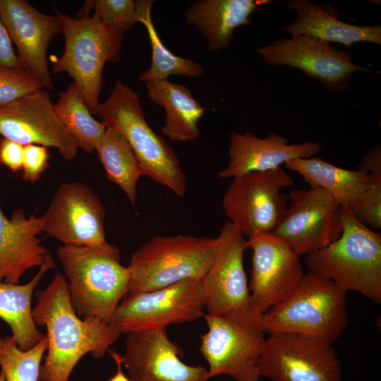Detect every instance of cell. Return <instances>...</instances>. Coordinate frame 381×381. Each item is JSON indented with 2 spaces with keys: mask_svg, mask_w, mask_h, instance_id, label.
<instances>
[{
  "mask_svg": "<svg viewBox=\"0 0 381 381\" xmlns=\"http://www.w3.org/2000/svg\"><path fill=\"white\" fill-rule=\"evenodd\" d=\"M35 298L32 316L36 325L46 328L47 339L40 381H68L81 358L87 353L102 358L121 334L107 322L77 315L66 278L59 271Z\"/></svg>",
  "mask_w": 381,
  "mask_h": 381,
  "instance_id": "cell-1",
  "label": "cell"
},
{
  "mask_svg": "<svg viewBox=\"0 0 381 381\" xmlns=\"http://www.w3.org/2000/svg\"><path fill=\"white\" fill-rule=\"evenodd\" d=\"M56 255L77 315L108 323L126 295L129 283L128 270L121 264L119 248L109 243L63 245Z\"/></svg>",
  "mask_w": 381,
  "mask_h": 381,
  "instance_id": "cell-2",
  "label": "cell"
},
{
  "mask_svg": "<svg viewBox=\"0 0 381 381\" xmlns=\"http://www.w3.org/2000/svg\"><path fill=\"white\" fill-rule=\"evenodd\" d=\"M346 294L317 273H304L286 298L262 314L261 329L269 334H296L333 344L349 322Z\"/></svg>",
  "mask_w": 381,
  "mask_h": 381,
  "instance_id": "cell-3",
  "label": "cell"
},
{
  "mask_svg": "<svg viewBox=\"0 0 381 381\" xmlns=\"http://www.w3.org/2000/svg\"><path fill=\"white\" fill-rule=\"evenodd\" d=\"M342 233L334 242L306 255L308 272L317 273L348 292L381 303V236L341 207Z\"/></svg>",
  "mask_w": 381,
  "mask_h": 381,
  "instance_id": "cell-4",
  "label": "cell"
},
{
  "mask_svg": "<svg viewBox=\"0 0 381 381\" xmlns=\"http://www.w3.org/2000/svg\"><path fill=\"white\" fill-rule=\"evenodd\" d=\"M107 127L118 131L137 158L143 176L183 197L187 190L184 171L174 150L147 123L139 95L120 80L100 103L98 115Z\"/></svg>",
  "mask_w": 381,
  "mask_h": 381,
  "instance_id": "cell-5",
  "label": "cell"
},
{
  "mask_svg": "<svg viewBox=\"0 0 381 381\" xmlns=\"http://www.w3.org/2000/svg\"><path fill=\"white\" fill-rule=\"evenodd\" d=\"M218 243L217 236H155L131 256L127 267L129 283L126 296L186 279H202L214 261Z\"/></svg>",
  "mask_w": 381,
  "mask_h": 381,
  "instance_id": "cell-6",
  "label": "cell"
},
{
  "mask_svg": "<svg viewBox=\"0 0 381 381\" xmlns=\"http://www.w3.org/2000/svg\"><path fill=\"white\" fill-rule=\"evenodd\" d=\"M63 26L65 47L52 72L73 79L88 109L98 115L102 72L107 61H120L124 32L105 25L95 15L71 17L56 10Z\"/></svg>",
  "mask_w": 381,
  "mask_h": 381,
  "instance_id": "cell-7",
  "label": "cell"
},
{
  "mask_svg": "<svg viewBox=\"0 0 381 381\" xmlns=\"http://www.w3.org/2000/svg\"><path fill=\"white\" fill-rule=\"evenodd\" d=\"M217 237L214 261L202 279L205 310L209 315L261 329L262 314L253 305L243 265L246 239L228 220Z\"/></svg>",
  "mask_w": 381,
  "mask_h": 381,
  "instance_id": "cell-8",
  "label": "cell"
},
{
  "mask_svg": "<svg viewBox=\"0 0 381 381\" xmlns=\"http://www.w3.org/2000/svg\"><path fill=\"white\" fill-rule=\"evenodd\" d=\"M202 279H186L171 286L126 296L108 324L119 334L167 328L203 317Z\"/></svg>",
  "mask_w": 381,
  "mask_h": 381,
  "instance_id": "cell-9",
  "label": "cell"
},
{
  "mask_svg": "<svg viewBox=\"0 0 381 381\" xmlns=\"http://www.w3.org/2000/svg\"><path fill=\"white\" fill-rule=\"evenodd\" d=\"M293 186L292 177L282 167L232 178L222 198L224 214L245 238L272 232L289 198L281 189Z\"/></svg>",
  "mask_w": 381,
  "mask_h": 381,
  "instance_id": "cell-10",
  "label": "cell"
},
{
  "mask_svg": "<svg viewBox=\"0 0 381 381\" xmlns=\"http://www.w3.org/2000/svg\"><path fill=\"white\" fill-rule=\"evenodd\" d=\"M207 331L199 351L206 360L210 378L226 375L236 381H259V362L266 339L262 329L205 313Z\"/></svg>",
  "mask_w": 381,
  "mask_h": 381,
  "instance_id": "cell-11",
  "label": "cell"
},
{
  "mask_svg": "<svg viewBox=\"0 0 381 381\" xmlns=\"http://www.w3.org/2000/svg\"><path fill=\"white\" fill-rule=\"evenodd\" d=\"M259 371L272 381H341L340 361L332 344L291 334H270Z\"/></svg>",
  "mask_w": 381,
  "mask_h": 381,
  "instance_id": "cell-12",
  "label": "cell"
},
{
  "mask_svg": "<svg viewBox=\"0 0 381 381\" xmlns=\"http://www.w3.org/2000/svg\"><path fill=\"white\" fill-rule=\"evenodd\" d=\"M291 204L272 233L284 240L298 256L323 248L337 241L343 230L341 206L318 188L289 192Z\"/></svg>",
  "mask_w": 381,
  "mask_h": 381,
  "instance_id": "cell-13",
  "label": "cell"
},
{
  "mask_svg": "<svg viewBox=\"0 0 381 381\" xmlns=\"http://www.w3.org/2000/svg\"><path fill=\"white\" fill-rule=\"evenodd\" d=\"M105 210L93 189L81 182L62 183L40 217L42 231L63 245L97 246L107 242Z\"/></svg>",
  "mask_w": 381,
  "mask_h": 381,
  "instance_id": "cell-14",
  "label": "cell"
},
{
  "mask_svg": "<svg viewBox=\"0 0 381 381\" xmlns=\"http://www.w3.org/2000/svg\"><path fill=\"white\" fill-rule=\"evenodd\" d=\"M258 53L270 66H287L318 80L329 91L341 93L349 88L353 73L372 72L352 62L351 54L334 49L329 42L298 35L279 39L260 47Z\"/></svg>",
  "mask_w": 381,
  "mask_h": 381,
  "instance_id": "cell-15",
  "label": "cell"
},
{
  "mask_svg": "<svg viewBox=\"0 0 381 381\" xmlns=\"http://www.w3.org/2000/svg\"><path fill=\"white\" fill-rule=\"evenodd\" d=\"M0 135L23 146L33 144L54 147L66 161L73 159L78 150L44 89L0 106Z\"/></svg>",
  "mask_w": 381,
  "mask_h": 381,
  "instance_id": "cell-16",
  "label": "cell"
},
{
  "mask_svg": "<svg viewBox=\"0 0 381 381\" xmlns=\"http://www.w3.org/2000/svg\"><path fill=\"white\" fill-rule=\"evenodd\" d=\"M246 243L252 250L249 291L255 308L263 314L290 294L303 268L300 256L272 232L253 236Z\"/></svg>",
  "mask_w": 381,
  "mask_h": 381,
  "instance_id": "cell-17",
  "label": "cell"
},
{
  "mask_svg": "<svg viewBox=\"0 0 381 381\" xmlns=\"http://www.w3.org/2000/svg\"><path fill=\"white\" fill-rule=\"evenodd\" d=\"M182 355L163 328L127 334L120 359L131 381H209L206 367L188 365Z\"/></svg>",
  "mask_w": 381,
  "mask_h": 381,
  "instance_id": "cell-18",
  "label": "cell"
},
{
  "mask_svg": "<svg viewBox=\"0 0 381 381\" xmlns=\"http://www.w3.org/2000/svg\"><path fill=\"white\" fill-rule=\"evenodd\" d=\"M0 16L23 70L33 75L44 88H52L47 54L51 41L63 31L57 13H42L25 0H0Z\"/></svg>",
  "mask_w": 381,
  "mask_h": 381,
  "instance_id": "cell-19",
  "label": "cell"
},
{
  "mask_svg": "<svg viewBox=\"0 0 381 381\" xmlns=\"http://www.w3.org/2000/svg\"><path fill=\"white\" fill-rule=\"evenodd\" d=\"M229 141L228 164L218 172L222 179L273 170L289 160L313 157L322 147L312 141L289 144L287 138L274 133L261 138L248 131L231 132Z\"/></svg>",
  "mask_w": 381,
  "mask_h": 381,
  "instance_id": "cell-20",
  "label": "cell"
},
{
  "mask_svg": "<svg viewBox=\"0 0 381 381\" xmlns=\"http://www.w3.org/2000/svg\"><path fill=\"white\" fill-rule=\"evenodd\" d=\"M41 220L35 213L26 217L18 208L10 219L0 207V281L17 284L28 270L40 267L48 253L38 235Z\"/></svg>",
  "mask_w": 381,
  "mask_h": 381,
  "instance_id": "cell-21",
  "label": "cell"
},
{
  "mask_svg": "<svg viewBox=\"0 0 381 381\" xmlns=\"http://www.w3.org/2000/svg\"><path fill=\"white\" fill-rule=\"evenodd\" d=\"M288 6L296 12L294 23L283 28L292 37L307 35L327 42L347 47L367 42L381 44L380 25H358L338 19L336 10L329 4H316L308 0H291Z\"/></svg>",
  "mask_w": 381,
  "mask_h": 381,
  "instance_id": "cell-22",
  "label": "cell"
},
{
  "mask_svg": "<svg viewBox=\"0 0 381 381\" xmlns=\"http://www.w3.org/2000/svg\"><path fill=\"white\" fill-rule=\"evenodd\" d=\"M270 0H199L185 12L186 23L205 37L209 50L230 47L236 28L250 25V16Z\"/></svg>",
  "mask_w": 381,
  "mask_h": 381,
  "instance_id": "cell-23",
  "label": "cell"
},
{
  "mask_svg": "<svg viewBox=\"0 0 381 381\" xmlns=\"http://www.w3.org/2000/svg\"><path fill=\"white\" fill-rule=\"evenodd\" d=\"M145 84L150 99L165 110L163 135L176 142L196 140L200 135L198 123L206 108L193 97L190 90L186 85L168 80Z\"/></svg>",
  "mask_w": 381,
  "mask_h": 381,
  "instance_id": "cell-24",
  "label": "cell"
},
{
  "mask_svg": "<svg viewBox=\"0 0 381 381\" xmlns=\"http://www.w3.org/2000/svg\"><path fill=\"white\" fill-rule=\"evenodd\" d=\"M284 165L300 175L310 188L325 190L341 207L349 209L358 202L368 186L366 172L339 167L314 156L289 160Z\"/></svg>",
  "mask_w": 381,
  "mask_h": 381,
  "instance_id": "cell-25",
  "label": "cell"
},
{
  "mask_svg": "<svg viewBox=\"0 0 381 381\" xmlns=\"http://www.w3.org/2000/svg\"><path fill=\"white\" fill-rule=\"evenodd\" d=\"M55 267L48 252L38 272L27 284H13L0 281V319L10 327L20 349L27 351L45 336L37 328L31 308L32 296L44 274Z\"/></svg>",
  "mask_w": 381,
  "mask_h": 381,
  "instance_id": "cell-26",
  "label": "cell"
},
{
  "mask_svg": "<svg viewBox=\"0 0 381 381\" xmlns=\"http://www.w3.org/2000/svg\"><path fill=\"white\" fill-rule=\"evenodd\" d=\"M154 1H136L138 23L145 28L152 49L151 64L138 79L142 83L167 80L171 75L188 78L200 77L203 66L193 60L184 59L171 52L162 42L152 19Z\"/></svg>",
  "mask_w": 381,
  "mask_h": 381,
  "instance_id": "cell-27",
  "label": "cell"
},
{
  "mask_svg": "<svg viewBox=\"0 0 381 381\" xmlns=\"http://www.w3.org/2000/svg\"><path fill=\"white\" fill-rule=\"evenodd\" d=\"M95 150L107 179L121 188L135 207L136 184L143 172L124 137L118 131L107 127Z\"/></svg>",
  "mask_w": 381,
  "mask_h": 381,
  "instance_id": "cell-28",
  "label": "cell"
},
{
  "mask_svg": "<svg viewBox=\"0 0 381 381\" xmlns=\"http://www.w3.org/2000/svg\"><path fill=\"white\" fill-rule=\"evenodd\" d=\"M54 111L78 148L91 154L103 137L107 126L95 119L88 109L80 92L73 81L66 90L59 93Z\"/></svg>",
  "mask_w": 381,
  "mask_h": 381,
  "instance_id": "cell-29",
  "label": "cell"
},
{
  "mask_svg": "<svg viewBox=\"0 0 381 381\" xmlns=\"http://www.w3.org/2000/svg\"><path fill=\"white\" fill-rule=\"evenodd\" d=\"M47 346L46 335L27 351L20 349L12 336L0 337V368L5 381H40L41 361Z\"/></svg>",
  "mask_w": 381,
  "mask_h": 381,
  "instance_id": "cell-30",
  "label": "cell"
},
{
  "mask_svg": "<svg viewBox=\"0 0 381 381\" xmlns=\"http://www.w3.org/2000/svg\"><path fill=\"white\" fill-rule=\"evenodd\" d=\"M358 169L368 175L367 188L357 204L350 208L355 217L372 230L381 229V149L373 147Z\"/></svg>",
  "mask_w": 381,
  "mask_h": 381,
  "instance_id": "cell-31",
  "label": "cell"
},
{
  "mask_svg": "<svg viewBox=\"0 0 381 381\" xmlns=\"http://www.w3.org/2000/svg\"><path fill=\"white\" fill-rule=\"evenodd\" d=\"M94 15L107 26L126 32L138 23L136 1L91 0Z\"/></svg>",
  "mask_w": 381,
  "mask_h": 381,
  "instance_id": "cell-32",
  "label": "cell"
},
{
  "mask_svg": "<svg viewBox=\"0 0 381 381\" xmlns=\"http://www.w3.org/2000/svg\"><path fill=\"white\" fill-rule=\"evenodd\" d=\"M40 89L43 85L29 72L0 67V106Z\"/></svg>",
  "mask_w": 381,
  "mask_h": 381,
  "instance_id": "cell-33",
  "label": "cell"
},
{
  "mask_svg": "<svg viewBox=\"0 0 381 381\" xmlns=\"http://www.w3.org/2000/svg\"><path fill=\"white\" fill-rule=\"evenodd\" d=\"M49 151L45 146L33 144L24 146L23 179L30 182L39 180L49 167Z\"/></svg>",
  "mask_w": 381,
  "mask_h": 381,
  "instance_id": "cell-34",
  "label": "cell"
},
{
  "mask_svg": "<svg viewBox=\"0 0 381 381\" xmlns=\"http://www.w3.org/2000/svg\"><path fill=\"white\" fill-rule=\"evenodd\" d=\"M24 146L11 140L0 138V163L13 172L22 170Z\"/></svg>",
  "mask_w": 381,
  "mask_h": 381,
  "instance_id": "cell-35",
  "label": "cell"
},
{
  "mask_svg": "<svg viewBox=\"0 0 381 381\" xmlns=\"http://www.w3.org/2000/svg\"><path fill=\"white\" fill-rule=\"evenodd\" d=\"M0 67L23 70L12 45V40L0 16ZM25 71V70H24Z\"/></svg>",
  "mask_w": 381,
  "mask_h": 381,
  "instance_id": "cell-36",
  "label": "cell"
},
{
  "mask_svg": "<svg viewBox=\"0 0 381 381\" xmlns=\"http://www.w3.org/2000/svg\"><path fill=\"white\" fill-rule=\"evenodd\" d=\"M109 353L116 364L117 370L116 374L109 381H131L122 371L123 365L121 362L120 355L115 351H109Z\"/></svg>",
  "mask_w": 381,
  "mask_h": 381,
  "instance_id": "cell-37",
  "label": "cell"
},
{
  "mask_svg": "<svg viewBox=\"0 0 381 381\" xmlns=\"http://www.w3.org/2000/svg\"><path fill=\"white\" fill-rule=\"evenodd\" d=\"M0 381H5L4 373L0 370Z\"/></svg>",
  "mask_w": 381,
  "mask_h": 381,
  "instance_id": "cell-38",
  "label": "cell"
}]
</instances>
